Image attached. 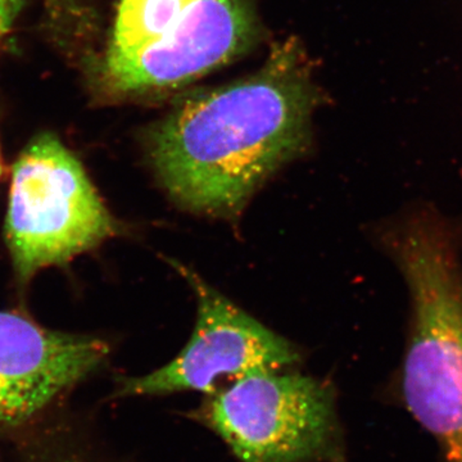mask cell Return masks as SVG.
Segmentation results:
<instances>
[{"instance_id":"obj_6","label":"cell","mask_w":462,"mask_h":462,"mask_svg":"<svg viewBox=\"0 0 462 462\" xmlns=\"http://www.w3.org/2000/svg\"><path fill=\"white\" fill-rule=\"evenodd\" d=\"M185 279L199 302L193 336L175 358L138 378L120 380L117 396H163L175 392L217 393L254 373L278 372L300 361L293 346L215 291L199 273L167 260Z\"/></svg>"},{"instance_id":"obj_3","label":"cell","mask_w":462,"mask_h":462,"mask_svg":"<svg viewBox=\"0 0 462 462\" xmlns=\"http://www.w3.org/2000/svg\"><path fill=\"white\" fill-rule=\"evenodd\" d=\"M112 217L74 152L53 133L35 136L12 169L5 242L18 282L63 266L117 236Z\"/></svg>"},{"instance_id":"obj_9","label":"cell","mask_w":462,"mask_h":462,"mask_svg":"<svg viewBox=\"0 0 462 462\" xmlns=\"http://www.w3.org/2000/svg\"><path fill=\"white\" fill-rule=\"evenodd\" d=\"M2 172H3L2 153H0V176H2Z\"/></svg>"},{"instance_id":"obj_7","label":"cell","mask_w":462,"mask_h":462,"mask_svg":"<svg viewBox=\"0 0 462 462\" xmlns=\"http://www.w3.org/2000/svg\"><path fill=\"white\" fill-rule=\"evenodd\" d=\"M105 340L48 329L29 316L0 311V424L33 418L105 363Z\"/></svg>"},{"instance_id":"obj_1","label":"cell","mask_w":462,"mask_h":462,"mask_svg":"<svg viewBox=\"0 0 462 462\" xmlns=\"http://www.w3.org/2000/svg\"><path fill=\"white\" fill-rule=\"evenodd\" d=\"M318 91L296 44L245 80L182 99L145 134L148 162L181 208L236 218L309 145Z\"/></svg>"},{"instance_id":"obj_4","label":"cell","mask_w":462,"mask_h":462,"mask_svg":"<svg viewBox=\"0 0 462 462\" xmlns=\"http://www.w3.org/2000/svg\"><path fill=\"white\" fill-rule=\"evenodd\" d=\"M254 373L211 394L194 418L239 462H318L339 454L333 391L320 380Z\"/></svg>"},{"instance_id":"obj_5","label":"cell","mask_w":462,"mask_h":462,"mask_svg":"<svg viewBox=\"0 0 462 462\" xmlns=\"http://www.w3.org/2000/svg\"><path fill=\"white\" fill-rule=\"evenodd\" d=\"M407 291L403 402L436 438L445 461L462 462V272L425 270L410 279Z\"/></svg>"},{"instance_id":"obj_10","label":"cell","mask_w":462,"mask_h":462,"mask_svg":"<svg viewBox=\"0 0 462 462\" xmlns=\"http://www.w3.org/2000/svg\"><path fill=\"white\" fill-rule=\"evenodd\" d=\"M45 2H54V0H45Z\"/></svg>"},{"instance_id":"obj_8","label":"cell","mask_w":462,"mask_h":462,"mask_svg":"<svg viewBox=\"0 0 462 462\" xmlns=\"http://www.w3.org/2000/svg\"><path fill=\"white\" fill-rule=\"evenodd\" d=\"M26 0H0V45L8 38Z\"/></svg>"},{"instance_id":"obj_2","label":"cell","mask_w":462,"mask_h":462,"mask_svg":"<svg viewBox=\"0 0 462 462\" xmlns=\"http://www.w3.org/2000/svg\"><path fill=\"white\" fill-rule=\"evenodd\" d=\"M254 36L245 0H117L97 87L109 99L176 89L226 65Z\"/></svg>"}]
</instances>
